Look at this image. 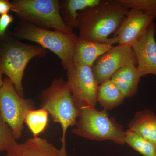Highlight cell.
<instances>
[{"mask_svg": "<svg viewBox=\"0 0 156 156\" xmlns=\"http://www.w3.org/2000/svg\"><path fill=\"white\" fill-rule=\"evenodd\" d=\"M129 9L119 0H101L97 5L79 12L78 38L112 45L118 43L115 33Z\"/></svg>", "mask_w": 156, "mask_h": 156, "instance_id": "cell-1", "label": "cell"}, {"mask_svg": "<svg viewBox=\"0 0 156 156\" xmlns=\"http://www.w3.org/2000/svg\"><path fill=\"white\" fill-rule=\"evenodd\" d=\"M47 54L45 48L20 41L7 31L0 38V72L7 76L19 95L24 98L22 80L27 66L32 58H44Z\"/></svg>", "mask_w": 156, "mask_h": 156, "instance_id": "cell-2", "label": "cell"}, {"mask_svg": "<svg viewBox=\"0 0 156 156\" xmlns=\"http://www.w3.org/2000/svg\"><path fill=\"white\" fill-rule=\"evenodd\" d=\"M39 98L42 108L47 110L53 122L61 125L62 145L66 146L68 128L76 126L79 114L67 82L62 78H55L50 87L42 91Z\"/></svg>", "mask_w": 156, "mask_h": 156, "instance_id": "cell-3", "label": "cell"}, {"mask_svg": "<svg viewBox=\"0 0 156 156\" xmlns=\"http://www.w3.org/2000/svg\"><path fill=\"white\" fill-rule=\"evenodd\" d=\"M11 32L19 40L34 42L52 51L60 58L65 69L67 70L73 64L74 48L78 39L75 33L68 34L59 30H51L21 21Z\"/></svg>", "mask_w": 156, "mask_h": 156, "instance_id": "cell-4", "label": "cell"}, {"mask_svg": "<svg viewBox=\"0 0 156 156\" xmlns=\"http://www.w3.org/2000/svg\"><path fill=\"white\" fill-rule=\"evenodd\" d=\"M79 117L73 134L91 140H110L115 143H126V132L123 126L109 115L107 110L98 111L94 107L79 108Z\"/></svg>", "mask_w": 156, "mask_h": 156, "instance_id": "cell-5", "label": "cell"}, {"mask_svg": "<svg viewBox=\"0 0 156 156\" xmlns=\"http://www.w3.org/2000/svg\"><path fill=\"white\" fill-rule=\"evenodd\" d=\"M12 11L22 22L41 28L73 33V29L63 22L59 0H13Z\"/></svg>", "mask_w": 156, "mask_h": 156, "instance_id": "cell-6", "label": "cell"}, {"mask_svg": "<svg viewBox=\"0 0 156 156\" xmlns=\"http://www.w3.org/2000/svg\"><path fill=\"white\" fill-rule=\"evenodd\" d=\"M35 108L32 99L21 97L9 78L4 79L0 89V114L16 140L22 136L27 112Z\"/></svg>", "mask_w": 156, "mask_h": 156, "instance_id": "cell-7", "label": "cell"}, {"mask_svg": "<svg viewBox=\"0 0 156 156\" xmlns=\"http://www.w3.org/2000/svg\"><path fill=\"white\" fill-rule=\"evenodd\" d=\"M67 70V82L78 108L95 107L99 85L95 80L92 68L73 63Z\"/></svg>", "mask_w": 156, "mask_h": 156, "instance_id": "cell-8", "label": "cell"}, {"mask_svg": "<svg viewBox=\"0 0 156 156\" xmlns=\"http://www.w3.org/2000/svg\"><path fill=\"white\" fill-rule=\"evenodd\" d=\"M137 65L135 53L132 47L126 44H119L97 58L92 66L98 84L100 85L126 66Z\"/></svg>", "mask_w": 156, "mask_h": 156, "instance_id": "cell-9", "label": "cell"}, {"mask_svg": "<svg viewBox=\"0 0 156 156\" xmlns=\"http://www.w3.org/2000/svg\"><path fill=\"white\" fill-rule=\"evenodd\" d=\"M155 17L138 9H129L114 37L119 44L132 45L139 40Z\"/></svg>", "mask_w": 156, "mask_h": 156, "instance_id": "cell-10", "label": "cell"}, {"mask_svg": "<svg viewBox=\"0 0 156 156\" xmlns=\"http://www.w3.org/2000/svg\"><path fill=\"white\" fill-rule=\"evenodd\" d=\"M156 25L152 22L143 36L132 45L141 77L147 75L156 76Z\"/></svg>", "mask_w": 156, "mask_h": 156, "instance_id": "cell-11", "label": "cell"}, {"mask_svg": "<svg viewBox=\"0 0 156 156\" xmlns=\"http://www.w3.org/2000/svg\"><path fill=\"white\" fill-rule=\"evenodd\" d=\"M4 156H68L66 146L60 148L44 138L33 137L17 144Z\"/></svg>", "mask_w": 156, "mask_h": 156, "instance_id": "cell-12", "label": "cell"}, {"mask_svg": "<svg viewBox=\"0 0 156 156\" xmlns=\"http://www.w3.org/2000/svg\"><path fill=\"white\" fill-rule=\"evenodd\" d=\"M112 47L109 44L78 38L74 48L73 62L92 67L97 58Z\"/></svg>", "mask_w": 156, "mask_h": 156, "instance_id": "cell-13", "label": "cell"}, {"mask_svg": "<svg viewBox=\"0 0 156 156\" xmlns=\"http://www.w3.org/2000/svg\"><path fill=\"white\" fill-rule=\"evenodd\" d=\"M141 77L136 65L126 66L112 76L111 80L125 98L132 97L136 94L138 84Z\"/></svg>", "mask_w": 156, "mask_h": 156, "instance_id": "cell-14", "label": "cell"}, {"mask_svg": "<svg viewBox=\"0 0 156 156\" xmlns=\"http://www.w3.org/2000/svg\"><path fill=\"white\" fill-rule=\"evenodd\" d=\"M128 129L156 145V115L149 110L136 112Z\"/></svg>", "mask_w": 156, "mask_h": 156, "instance_id": "cell-15", "label": "cell"}, {"mask_svg": "<svg viewBox=\"0 0 156 156\" xmlns=\"http://www.w3.org/2000/svg\"><path fill=\"white\" fill-rule=\"evenodd\" d=\"M60 2V13L68 27H78L79 12L98 5L101 0H62Z\"/></svg>", "mask_w": 156, "mask_h": 156, "instance_id": "cell-16", "label": "cell"}, {"mask_svg": "<svg viewBox=\"0 0 156 156\" xmlns=\"http://www.w3.org/2000/svg\"><path fill=\"white\" fill-rule=\"evenodd\" d=\"M125 97L118 87L107 80L100 84L97 94V102L106 110H111L122 104Z\"/></svg>", "mask_w": 156, "mask_h": 156, "instance_id": "cell-17", "label": "cell"}, {"mask_svg": "<svg viewBox=\"0 0 156 156\" xmlns=\"http://www.w3.org/2000/svg\"><path fill=\"white\" fill-rule=\"evenodd\" d=\"M49 113L43 108L31 110L27 112L24 123L30 129L34 137H38L45 131L48 126Z\"/></svg>", "mask_w": 156, "mask_h": 156, "instance_id": "cell-18", "label": "cell"}, {"mask_svg": "<svg viewBox=\"0 0 156 156\" xmlns=\"http://www.w3.org/2000/svg\"><path fill=\"white\" fill-rule=\"evenodd\" d=\"M126 132V143L143 156H156V145L129 129Z\"/></svg>", "mask_w": 156, "mask_h": 156, "instance_id": "cell-19", "label": "cell"}, {"mask_svg": "<svg viewBox=\"0 0 156 156\" xmlns=\"http://www.w3.org/2000/svg\"><path fill=\"white\" fill-rule=\"evenodd\" d=\"M16 140L11 127L0 114V152H7L13 148L18 144Z\"/></svg>", "mask_w": 156, "mask_h": 156, "instance_id": "cell-20", "label": "cell"}, {"mask_svg": "<svg viewBox=\"0 0 156 156\" xmlns=\"http://www.w3.org/2000/svg\"><path fill=\"white\" fill-rule=\"evenodd\" d=\"M128 9H134L144 11L156 18V0H119Z\"/></svg>", "mask_w": 156, "mask_h": 156, "instance_id": "cell-21", "label": "cell"}, {"mask_svg": "<svg viewBox=\"0 0 156 156\" xmlns=\"http://www.w3.org/2000/svg\"><path fill=\"white\" fill-rule=\"evenodd\" d=\"M14 21L12 15L6 14L1 15L0 17V38L5 35L8 27Z\"/></svg>", "mask_w": 156, "mask_h": 156, "instance_id": "cell-22", "label": "cell"}, {"mask_svg": "<svg viewBox=\"0 0 156 156\" xmlns=\"http://www.w3.org/2000/svg\"><path fill=\"white\" fill-rule=\"evenodd\" d=\"M12 5L8 0H0V14H8L9 11H12Z\"/></svg>", "mask_w": 156, "mask_h": 156, "instance_id": "cell-23", "label": "cell"}, {"mask_svg": "<svg viewBox=\"0 0 156 156\" xmlns=\"http://www.w3.org/2000/svg\"><path fill=\"white\" fill-rule=\"evenodd\" d=\"M3 75V74L0 72V89H1L2 86L3 80H4L2 77Z\"/></svg>", "mask_w": 156, "mask_h": 156, "instance_id": "cell-24", "label": "cell"}]
</instances>
